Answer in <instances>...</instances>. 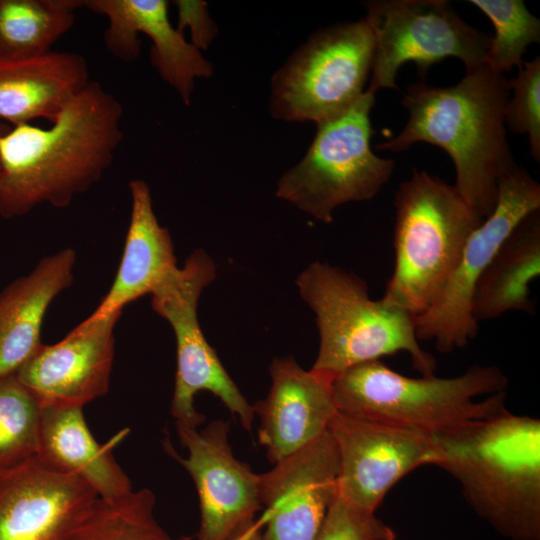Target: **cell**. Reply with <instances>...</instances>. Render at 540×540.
<instances>
[{"label":"cell","mask_w":540,"mask_h":540,"mask_svg":"<svg viewBox=\"0 0 540 540\" xmlns=\"http://www.w3.org/2000/svg\"><path fill=\"white\" fill-rule=\"evenodd\" d=\"M76 252L64 248L42 258L0 292V379L14 375L42 344L45 313L73 282Z\"/></svg>","instance_id":"obj_21"},{"label":"cell","mask_w":540,"mask_h":540,"mask_svg":"<svg viewBox=\"0 0 540 540\" xmlns=\"http://www.w3.org/2000/svg\"><path fill=\"white\" fill-rule=\"evenodd\" d=\"M89 81L85 58L74 52L0 60V118L14 126L53 122Z\"/></svg>","instance_id":"obj_22"},{"label":"cell","mask_w":540,"mask_h":540,"mask_svg":"<svg viewBox=\"0 0 540 540\" xmlns=\"http://www.w3.org/2000/svg\"><path fill=\"white\" fill-rule=\"evenodd\" d=\"M296 284L315 313L319 331L312 371L332 381L355 365L405 352L422 376L434 374L436 362L419 344L414 317L382 299H371L360 277L314 262Z\"/></svg>","instance_id":"obj_6"},{"label":"cell","mask_w":540,"mask_h":540,"mask_svg":"<svg viewBox=\"0 0 540 540\" xmlns=\"http://www.w3.org/2000/svg\"><path fill=\"white\" fill-rule=\"evenodd\" d=\"M507 385L496 366H471L451 378H411L381 360L355 365L331 382L338 412L429 436L508 412Z\"/></svg>","instance_id":"obj_4"},{"label":"cell","mask_w":540,"mask_h":540,"mask_svg":"<svg viewBox=\"0 0 540 540\" xmlns=\"http://www.w3.org/2000/svg\"><path fill=\"white\" fill-rule=\"evenodd\" d=\"M121 103L96 81L49 128L29 123L0 132V217L46 202L66 207L102 177L122 142Z\"/></svg>","instance_id":"obj_1"},{"label":"cell","mask_w":540,"mask_h":540,"mask_svg":"<svg viewBox=\"0 0 540 540\" xmlns=\"http://www.w3.org/2000/svg\"><path fill=\"white\" fill-rule=\"evenodd\" d=\"M539 273L540 210H536L512 230L478 279L471 302L474 320L513 311L532 314L530 284Z\"/></svg>","instance_id":"obj_23"},{"label":"cell","mask_w":540,"mask_h":540,"mask_svg":"<svg viewBox=\"0 0 540 540\" xmlns=\"http://www.w3.org/2000/svg\"><path fill=\"white\" fill-rule=\"evenodd\" d=\"M374 36L366 18L312 34L271 79V115L288 122L332 120L363 95Z\"/></svg>","instance_id":"obj_8"},{"label":"cell","mask_w":540,"mask_h":540,"mask_svg":"<svg viewBox=\"0 0 540 540\" xmlns=\"http://www.w3.org/2000/svg\"><path fill=\"white\" fill-rule=\"evenodd\" d=\"M97 498L37 455L0 469V540H69Z\"/></svg>","instance_id":"obj_14"},{"label":"cell","mask_w":540,"mask_h":540,"mask_svg":"<svg viewBox=\"0 0 540 540\" xmlns=\"http://www.w3.org/2000/svg\"><path fill=\"white\" fill-rule=\"evenodd\" d=\"M492 22L485 64L505 74L521 67L528 46L540 42V20L526 7L523 0H470Z\"/></svg>","instance_id":"obj_26"},{"label":"cell","mask_w":540,"mask_h":540,"mask_svg":"<svg viewBox=\"0 0 540 540\" xmlns=\"http://www.w3.org/2000/svg\"><path fill=\"white\" fill-rule=\"evenodd\" d=\"M536 210H540V185L517 165L498 181L493 212L469 236L436 300L414 317L418 340H433L438 351L449 353L476 336L478 323L471 313L475 285L507 236Z\"/></svg>","instance_id":"obj_11"},{"label":"cell","mask_w":540,"mask_h":540,"mask_svg":"<svg viewBox=\"0 0 540 540\" xmlns=\"http://www.w3.org/2000/svg\"><path fill=\"white\" fill-rule=\"evenodd\" d=\"M269 370L270 391L253 408L260 418L259 443L276 464L323 435L337 409L332 381L302 369L292 357L275 358Z\"/></svg>","instance_id":"obj_18"},{"label":"cell","mask_w":540,"mask_h":540,"mask_svg":"<svg viewBox=\"0 0 540 540\" xmlns=\"http://www.w3.org/2000/svg\"><path fill=\"white\" fill-rule=\"evenodd\" d=\"M513 91L504 110L505 126L513 133L529 138L530 152L540 161V58L523 62L517 76L509 80Z\"/></svg>","instance_id":"obj_28"},{"label":"cell","mask_w":540,"mask_h":540,"mask_svg":"<svg viewBox=\"0 0 540 540\" xmlns=\"http://www.w3.org/2000/svg\"><path fill=\"white\" fill-rule=\"evenodd\" d=\"M262 526L263 522L260 519L259 521H256L251 528H249L246 532H244L234 540H263L261 533Z\"/></svg>","instance_id":"obj_31"},{"label":"cell","mask_w":540,"mask_h":540,"mask_svg":"<svg viewBox=\"0 0 540 540\" xmlns=\"http://www.w3.org/2000/svg\"><path fill=\"white\" fill-rule=\"evenodd\" d=\"M121 313L82 321L59 342L41 344L15 373L40 405H75L109 390L115 353L113 330Z\"/></svg>","instance_id":"obj_16"},{"label":"cell","mask_w":540,"mask_h":540,"mask_svg":"<svg viewBox=\"0 0 540 540\" xmlns=\"http://www.w3.org/2000/svg\"><path fill=\"white\" fill-rule=\"evenodd\" d=\"M510 92L505 74L487 64L466 71L452 86L409 84L401 100L408 121L377 149L401 152L417 142L442 148L455 167L454 188L485 219L495 208L498 181L517 166L504 121Z\"/></svg>","instance_id":"obj_2"},{"label":"cell","mask_w":540,"mask_h":540,"mask_svg":"<svg viewBox=\"0 0 540 540\" xmlns=\"http://www.w3.org/2000/svg\"><path fill=\"white\" fill-rule=\"evenodd\" d=\"M173 3L178 12L176 29L183 33L188 26L191 33L190 43L200 51L207 49L218 32L216 23L209 15L207 3L199 0H177Z\"/></svg>","instance_id":"obj_30"},{"label":"cell","mask_w":540,"mask_h":540,"mask_svg":"<svg viewBox=\"0 0 540 540\" xmlns=\"http://www.w3.org/2000/svg\"><path fill=\"white\" fill-rule=\"evenodd\" d=\"M41 411L15 374L0 379V469L37 454Z\"/></svg>","instance_id":"obj_27"},{"label":"cell","mask_w":540,"mask_h":540,"mask_svg":"<svg viewBox=\"0 0 540 540\" xmlns=\"http://www.w3.org/2000/svg\"><path fill=\"white\" fill-rule=\"evenodd\" d=\"M315 540H396V533L375 513L350 504L337 493Z\"/></svg>","instance_id":"obj_29"},{"label":"cell","mask_w":540,"mask_h":540,"mask_svg":"<svg viewBox=\"0 0 540 540\" xmlns=\"http://www.w3.org/2000/svg\"><path fill=\"white\" fill-rule=\"evenodd\" d=\"M431 437L478 516L507 539L540 540L539 419L508 411Z\"/></svg>","instance_id":"obj_3"},{"label":"cell","mask_w":540,"mask_h":540,"mask_svg":"<svg viewBox=\"0 0 540 540\" xmlns=\"http://www.w3.org/2000/svg\"><path fill=\"white\" fill-rule=\"evenodd\" d=\"M79 0H0V60L46 54L74 24Z\"/></svg>","instance_id":"obj_24"},{"label":"cell","mask_w":540,"mask_h":540,"mask_svg":"<svg viewBox=\"0 0 540 540\" xmlns=\"http://www.w3.org/2000/svg\"><path fill=\"white\" fill-rule=\"evenodd\" d=\"M327 430L338 455L337 493L368 512L405 475L438 461L432 437L414 430L338 411Z\"/></svg>","instance_id":"obj_12"},{"label":"cell","mask_w":540,"mask_h":540,"mask_svg":"<svg viewBox=\"0 0 540 540\" xmlns=\"http://www.w3.org/2000/svg\"><path fill=\"white\" fill-rule=\"evenodd\" d=\"M338 455L328 430L259 474L263 540H315L337 496Z\"/></svg>","instance_id":"obj_15"},{"label":"cell","mask_w":540,"mask_h":540,"mask_svg":"<svg viewBox=\"0 0 540 540\" xmlns=\"http://www.w3.org/2000/svg\"><path fill=\"white\" fill-rule=\"evenodd\" d=\"M375 94L365 91L340 116L317 124L302 160L283 174L276 196L323 223L347 202L374 198L393 174L395 162L376 156L370 112Z\"/></svg>","instance_id":"obj_7"},{"label":"cell","mask_w":540,"mask_h":540,"mask_svg":"<svg viewBox=\"0 0 540 540\" xmlns=\"http://www.w3.org/2000/svg\"><path fill=\"white\" fill-rule=\"evenodd\" d=\"M374 36L371 80L366 91L397 89L400 67L413 62L423 78L447 57L466 71L485 64L491 36L470 26L446 0H372L364 4Z\"/></svg>","instance_id":"obj_10"},{"label":"cell","mask_w":540,"mask_h":540,"mask_svg":"<svg viewBox=\"0 0 540 540\" xmlns=\"http://www.w3.org/2000/svg\"><path fill=\"white\" fill-rule=\"evenodd\" d=\"M154 506L155 495L147 488L112 499L98 497L69 540H192L168 534Z\"/></svg>","instance_id":"obj_25"},{"label":"cell","mask_w":540,"mask_h":540,"mask_svg":"<svg viewBox=\"0 0 540 540\" xmlns=\"http://www.w3.org/2000/svg\"><path fill=\"white\" fill-rule=\"evenodd\" d=\"M119 431L106 443H98L88 428L83 407L43 406L37 456L48 466L72 474L104 499L133 490L132 482L113 456V449L126 437Z\"/></svg>","instance_id":"obj_19"},{"label":"cell","mask_w":540,"mask_h":540,"mask_svg":"<svg viewBox=\"0 0 540 540\" xmlns=\"http://www.w3.org/2000/svg\"><path fill=\"white\" fill-rule=\"evenodd\" d=\"M84 6L107 17L104 33L107 50L116 58L130 62L138 58L139 33L151 42V63L160 77L191 104L195 80L213 74L212 64L188 42L169 20L165 0H85Z\"/></svg>","instance_id":"obj_17"},{"label":"cell","mask_w":540,"mask_h":540,"mask_svg":"<svg viewBox=\"0 0 540 540\" xmlns=\"http://www.w3.org/2000/svg\"><path fill=\"white\" fill-rule=\"evenodd\" d=\"M215 277L214 262L204 251L197 250L183 268H177L151 294L153 310L169 322L176 338L177 370L171 414L176 425L198 428L205 417L195 409L194 397L200 391H209L250 431L254 408L207 342L197 317L200 295Z\"/></svg>","instance_id":"obj_9"},{"label":"cell","mask_w":540,"mask_h":540,"mask_svg":"<svg viewBox=\"0 0 540 540\" xmlns=\"http://www.w3.org/2000/svg\"><path fill=\"white\" fill-rule=\"evenodd\" d=\"M395 265L383 297L413 317L436 300L483 221L453 185L414 170L395 195Z\"/></svg>","instance_id":"obj_5"},{"label":"cell","mask_w":540,"mask_h":540,"mask_svg":"<svg viewBox=\"0 0 540 540\" xmlns=\"http://www.w3.org/2000/svg\"><path fill=\"white\" fill-rule=\"evenodd\" d=\"M176 429L188 456L181 457L168 438L164 449L195 483L201 511L197 540H234L255 524L262 507L259 474L234 456L227 422L212 421L201 431Z\"/></svg>","instance_id":"obj_13"},{"label":"cell","mask_w":540,"mask_h":540,"mask_svg":"<svg viewBox=\"0 0 540 540\" xmlns=\"http://www.w3.org/2000/svg\"><path fill=\"white\" fill-rule=\"evenodd\" d=\"M129 190L131 214L120 266L109 291L86 321L121 313L127 304L152 294L178 268L170 233L156 218L148 184L134 179Z\"/></svg>","instance_id":"obj_20"}]
</instances>
